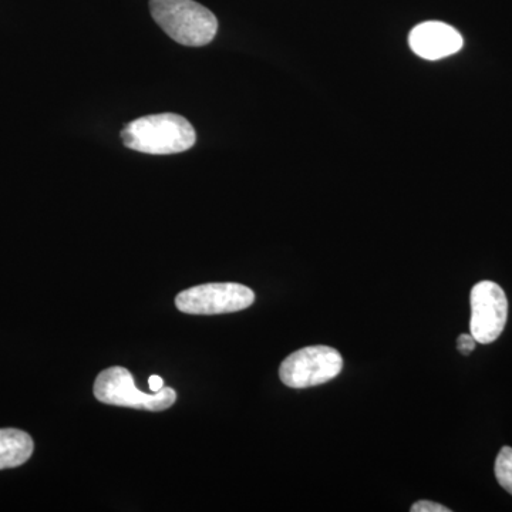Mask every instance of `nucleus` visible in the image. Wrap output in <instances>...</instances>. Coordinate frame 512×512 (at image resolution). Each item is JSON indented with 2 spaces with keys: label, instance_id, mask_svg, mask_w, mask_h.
I'll list each match as a JSON object with an SVG mask.
<instances>
[{
  "label": "nucleus",
  "instance_id": "obj_2",
  "mask_svg": "<svg viewBox=\"0 0 512 512\" xmlns=\"http://www.w3.org/2000/svg\"><path fill=\"white\" fill-rule=\"evenodd\" d=\"M151 15L171 39L183 46H207L218 32L210 9L194 0H150Z\"/></svg>",
  "mask_w": 512,
  "mask_h": 512
},
{
  "label": "nucleus",
  "instance_id": "obj_10",
  "mask_svg": "<svg viewBox=\"0 0 512 512\" xmlns=\"http://www.w3.org/2000/svg\"><path fill=\"white\" fill-rule=\"evenodd\" d=\"M412 512H450L444 505L431 503V501H419L413 504Z\"/></svg>",
  "mask_w": 512,
  "mask_h": 512
},
{
  "label": "nucleus",
  "instance_id": "obj_1",
  "mask_svg": "<svg viewBox=\"0 0 512 512\" xmlns=\"http://www.w3.org/2000/svg\"><path fill=\"white\" fill-rule=\"evenodd\" d=\"M124 146L153 156L184 153L197 141L190 121L178 114L164 113L140 117L121 131Z\"/></svg>",
  "mask_w": 512,
  "mask_h": 512
},
{
  "label": "nucleus",
  "instance_id": "obj_5",
  "mask_svg": "<svg viewBox=\"0 0 512 512\" xmlns=\"http://www.w3.org/2000/svg\"><path fill=\"white\" fill-rule=\"evenodd\" d=\"M255 302V293L248 286L225 282L194 286L178 293L175 306L188 315H221L244 311Z\"/></svg>",
  "mask_w": 512,
  "mask_h": 512
},
{
  "label": "nucleus",
  "instance_id": "obj_12",
  "mask_svg": "<svg viewBox=\"0 0 512 512\" xmlns=\"http://www.w3.org/2000/svg\"><path fill=\"white\" fill-rule=\"evenodd\" d=\"M148 384H150L151 392H158V390H161L164 387L163 377L153 375L148 379Z\"/></svg>",
  "mask_w": 512,
  "mask_h": 512
},
{
  "label": "nucleus",
  "instance_id": "obj_3",
  "mask_svg": "<svg viewBox=\"0 0 512 512\" xmlns=\"http://www.w3.org/2000/svg\"><path fill=\"white\" fill-rule=\"evenodd\" d=\"M93 392L101 403L148 412H163L177 400V393L171 387H163L153 393L141 392L134 383L133 375L120 366L103 370L94 382Z\"/></svg>",
  "mask_w": 512,
  "mask_h": 512
},
{
  "label": "nucleus",
  "instance_id": "obj_11",
  "mask_svg": "<svg viewBox=\"0 0 512 512\" xmlns=\"http://www.w3.org/2000/svg\"><path fill=\"white\" fill-rule=\"evenodd\" d=\"M476 343L477 340L474 339L473 335H461L457 340L458 350H460L464 356H468L476 349Z\"/></svg>",
  "mask_w": 512,
  "mask_h": 512
},
{
  "label": "nucleus",
  "instance_id": "obj_9",
  "mask_svg": "<svg viewBox=\"0 0 512 512\" xmlns=\"http://www.w3.org/2000/svg\"><path fill=\"white\" fill-rule=\"evenodd\" d=\"M495 477L505 491L512 495V448L503 447L495 461Z\"/></svg>",
  "mask_w": 512,
  "mask_h": 512
},
{
  "label": "nucleus",
  "instance_id": "obj_7",
  "mask_svg": "<svg viewBox=\"0 0 512 512\" xmlns=\"http://www.w3.org/2000/svg\"><path fill=\"white\" fill-rule=\"evenodd\" d=\"M410 49L424 60H440L456 55L464 45L463 36L443 22H424L409 35Z\"/></svg>",
  "mask_w": 512,
  "mask_h": 512
},
{
  "label": "nucleus",
  "instance_id": "obj_8",
  "mask_svg": "<svg viewBox=\"0 0 512 512\" xmlns=\"http://www.w3.org/2000/svg\"><path fill=\"white\" fill-rule=\"evenodd\" d=\"M35 443L26 431L0 430V470L23 466L32 457Z\"/></svg>",
  "mask_w": 512,
  "mask_h": 512
},
{
  "label": "nucleus",
  "instance_id": "obj_4",
  "mask_svg": "<svg viewBox=\"0 0 512 512\" xmlns=\"http://www.w3.org/2000/svg\"><path fill=\"white\" fill-rule=\"evenodd\" d=\"M343 357L330 346H308L286 357L279 369L282 382L292 389H306L336 379Z\"/></svg>",
  "mask_w": 512,
  "mask_h": 512
},
{
  "label": "nucleus",
  "instance_id": "obj_6",
  "mask_svg": "<svg viewBox=\"0 0 512 512\" xmlns=\"http://www.w3.org/2000/svg\"><path fill=\"white\" fill-rule=\"evenodd\" d=\"M471 335L481 345L500 338L508 318L507 296L500 285L483 281L474 286L470 296Z\"/></svg>",
  "mask_w": 512,
  "mask_h": 512
}]
</instances>
